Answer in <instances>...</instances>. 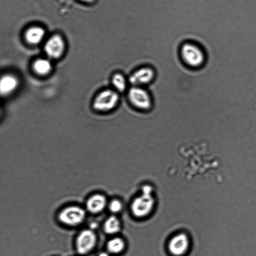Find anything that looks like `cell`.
<instances>
[{"label": "cell", "instance_id": "7c38bea8", "mask_svg": "<svg viewBox=\"0 0 256 256\" xmlns=\"http://www.w3.org/2000/svg\"><path fill=\"white\" fill-rule=\"evenodd\" d=\"M113 89L119 94L128 90V80L122 73L116 72L112 78Z\"/></svg>", "mask_w": 256, "mask_h": 256}, {"label": "cell", "instance_id": "2e32d148", "mask_svg": "<svg viewBox=\"0 0 256 256\" xmlns=\"http://www.w3.org/2000/svg\"><path fill=\"white\" fill-rule=\"evenodd\" d=\"M124 246V241L121 238H118L110 240L107 244L108 250L112 254H118L122 252Z\"/></svg>", "mask_w": 256, "mask_h": 256}, {"label": "cell", "instance_id": "5b68a950", "mask_svg": "<svg viewBox=\"0 0 256 256\" xmlns=\"http://www.w3.org/2000/svg\"><path fill=\"white\" fill-rule=\"evenodd\" d=\"M155 76V72L152 67L144 66L134 70L128 80L132 86L144 87L154 80Z\"/></svg>", "mask_w": 256, "mask_h": 256}, {"label": "cell", "instance_id": "6da1fadb", "mask_svg": "<svg viewBox=\"0 0 256 256\" xmlns=\"http://www.w3.org/2000/svg\"><path fill=\"white\" fill-rule=\"evenodd\" d=\"M179 55L186 66L193 68L202 66L206 60V52L203 46L193 40L182 42L179 48Z\"/></svg>", "mask_w": 256, "mask_h": 256}, {"label": "cell", "instance_id": "8fae6325", "mask_svg": "<svg viewBox=\"0 0 256 256\" xmlns=\"http://www.w3.org/2000/svg\"><path fill=\"white\" fill-rule=\"evenodd\" d=\"M18 80L12 74L2 76L0 82V91L2 94L6 95L12 92L18 87Z\"/></svg>", "mask_w": 256, "mask_h": 256}, {"label": "cell", "instance_id": "9a60e30c", "mask_svg": "<svg viewBox=\"0 0 256 256\" xmlns=\"http://www.w3.org/2000/svg\"><path fill=\"white\" fill-rule=\"evenodd\" d=\"M120 228V222L114 216H111L109 217L104 224V230L108 234H115L118 232Z\"/></svg>", "mask_w": 256, "mask_h": 256}, {"label": "cell", "instance_id": "d6986e66", "mask_svg": "<svg viewBox=\"0 0 256 256\" xmlns=\"http://www.w3.org/2000/svg\"><path fill=\"white\" fill-rule=\"evenodd\" d=\"M98 256H109V254L105 252L100 253Z\"/></svg>", "mask_w": 256, "mask_h": 256}, {"label": "cell", "instance_id": "e0dca14e", "mask_svg": "<svg viewBox=\"0 0 256 256\" xmlns=\"http://www.w3.org/2000/svg\"><path fill=\"white\" fill-rule=\"evenodd\" d=\"M122 205L121 202L116 200H112L109 205L110 210L112 212H117L122 209Z\"/></svg>", "mask_w": 256, "mask_h": 256}, {"label": "cell", "instance_id": "3957f363", "mask_svg": "<svg viewBox=\"0 0 256 256\" xmlns=\"http://www.w3.org/2000/svg\"><path fill=\"white\" fill-rule=\"evenodd\" d=\"M120 94L112 89L102 91L96 98L93 107L98 110L108 112L114 109L118 104Z\"/></svg>", "mask_w": 256, "mask_h": 256}, {"label": "cell", "instance_id": "ba28073f", "mask_svg": "<svg viewBox=\"0 0 256 256\" xmlns=\"http://www.w3.org/2000/svg\"><path fill=\"white\" fill-rule=\"evenodd\" d=\"M64 50V43L62 38L59 35H54L46 42L44 50L47 55L56 58L60 56Z\"/></svg>", "mask_w": 256, "mask_h": 256}, {"label": "cell", "instance_id": "5bb4252c", "mask_svg": "<svg viewBox=\"0 0 256 256\" xmlns=\"http://www.w3.org/2000/svg\"><path fill=\"white\" fill-rule=\"evenodd\" d=\"M33 68L38 74L45 75L51 70L52 64L47 59L39 58L34 63Z\"/></svg>", "mask_w": 256, "mask_h": 256}, {"label": "cell", "instance_id": "ffe728a7", "mask_svg": "<svg viewBox=\"0 0 256 256\" xmlns=\"http://www.w3.org/2000/svg\"><path fill=\"white\" fill-rule=\"evenodd\" d=\"M82 1L85 2H91L93 1V0H81Z\"/></svg>", "mask_w": 256, "mask_h": 256}, {"label": "cell", "instance_id": "277c9868", "mask_svg": "<svg viewBox=\"0 0 256 256\" xmlns=\"http://www.w3.org/2000/svg\"><path fill=\"white\" fill-rule=\"evenodd\" d=\"M86 217V212L78 206H72L63 209L58 214L61 222L70 226L81 224Z\"/></svg>", "mask_w": 256, "mask_h": 256}, {"label": "cell", "instance_id": "30bf717a", "mask_svg": "<svg viewBox=\"0 0 256 256\" xmlns=\"http://www.w3.org/2000/svg\"><path fill=\"white\" fill-rule=\"evenodd\" d=\"M106 203V198L103 195L95 194L88 200L86 202V207L90 212L97 214L104 209Z\"/></svg>", "mask_w": 256, "mask_h": 256}, {"label": "cell", "instance_id": "8992f818", "mask_svg": "<svg viewBox=\"0 0 256 256\" xmlns=\"http://www.w3.org/2000/svg\"><path fill=\"white\" fill-rule=\"evenodd\" d=\"M96 242V236L92 230L88 229L83 230L76 238V251L82 255L88 254L94 248Z\"/></svg>", "mask_w": 256, "mask_h": 256}, {"label": "cell", "instance_id": "ac0fdd59", "mask_svg": "<svg viewBox=\"0 0 256 256\" xmlns=\"http://www.w3.org/2000/svg\"><path fill=\"white\" fill-rule=\"evenodd\" d=\"M152 190V188L149 186H145L142 188V192L144 194H150Z\"/></svg>", "mask_w": 256, "mask_h": 256}, {"label": "cell", "instance_id": "52a82bcc", "mask_svg": "<svg viewBox=\"0 0 256 256\" xmlns=\"http://www.w3.org/2000/svg\"><path fill=\"white\" fill-rule=\"evenodd\" d=\"M154 203V199L150 194H143L134 201L132 210L136 216L142 217L147 215L151 211Z\"/></svg>", "mask_w": 256, "mask_h": 256}, {"label": "cell", "instance_id": "4fadbf2b", "mask_svg": "<svg viewBox=\"0 0 256 256\" xmlns=\"http://www.w3.org/2000/svg\"><path fill=\"white\" fill-rule=\"evenodd\" d=\"M44 34L45 32L42 28L34 26L27 30L26 33V38L31 44H38L42 40Z\"/></svg>", "mask_w": 256, "mask_h": 256}, {"label": "cell", "instance_id": "9c48e42d", "mask_svg": "<svg viewBox=\"0 0 256 256\" xmlns=\"http://www.w3.org/2000/svg\"><path fill=\"white\" fill-rule=\"evenodd\" d=\"M188 246V240L186 236L184 234H179L171 240L168 248L172 254L180 256L186 251Z\"/></svg>", "mask_w": 256, "mask_h": 256}, {"label": "cell", "instance_id": "7a4b0ae2", "mask_svg": "<svg viewBox=\"0 0 256 256\" xmlns=\"http://www.w3.org/2000/svg\"><path fill=\"white\" fill-rule=\"evenodd\" d=\"M127 98L129 103L138 110L148 111L152 106V96L144 87L131 86L127 90Z\"/></svg>", "mask_w": 256, "mask_h": 256}]
</instances>
